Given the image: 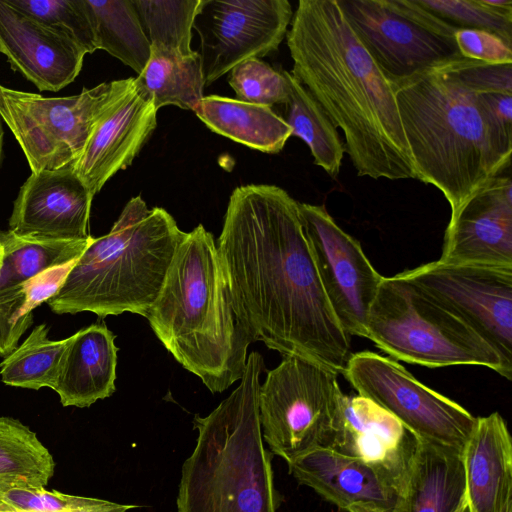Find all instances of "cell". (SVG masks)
<instances>
[{
    "label": "cell",
    "instance_id": "5bb4252c",
    "mask_svg": "<svg viewBox=\"0 0 512 512\" xmlns=\"http://www.w3.org/2000/svg\"><path fill=\"white\" fill-rule=\"evenodd\" d=\"M300 219L332 310L344 331L366 338L370 307L383 276L360 243L334 221L324 205L298 203Z\"/></svg>",
    "mask_w": 512,
    "mask_h": 512
},
{
    "label": "cell",
    "instance_id": "277c9868",
    "mask_svg": "<svg viewBox=\"0 0 512 512\" xmlns=\"http://www.w3.org/2000/svg\"><path fill=\"white\" fill-rule=\"evenodd\" d=\"M146 319L175 360L212 393L243 376L255 340L236 308L214 237L202 224L186 232Z\"/></svg>",
    "mask_w": 512,
    "mask_h": 512
},
{
    "label": "cell",
    "instance_id": "b9f144b4",
    "mask_svg": "<svg viewBox=\"0 0 512 512\" xmlns=\"http://www.w3.org/2000/svg\"><path fill=\"white\" fill-rule=\"evenodd\" d=\"M2 140H3V129L2 124L0 120V158H1V152H2Z\"/></svg>",
    "mask_w": 512,
    "mask_h": 512
},
{
    "label": "cell",
    "instance_id": "e575fe53",
    "mask_svg": "<svg viewBox=\"0 0 512 512\" xmlns=\"http://www.w3.org/2000/svg\"><path fill=\"white\" fill-rule=\"evenodd\" d=\"M229 73V85L240 101L272 107L284 105L288 99V84L283 70H275L260 58L246 59Z\"/></svg>",
    "mask_w": 512,
    "mask_h": 512
},
{
    "label": "cell",
    "instance_id": "7a4b0ae2",
    "mask_svg": "<svg viewBox=\"0 0 512 512\" xmlns=\"http://www.w3.org/2000/svg\"><path fill=\"white\" fill-rule=\"evenodd\" d=\"M287 31L292 76L336 128L358 176L416 179L391 83L337 0H300Z\"/></svg>",
    "mask_w": 512,
    "mask_h": 512
},
{
    "label": "cell",
    "instance_id": "4316f807",
    "mask_svg": "<svg viewBox=\"0 0 512 512\" xmlns=\"http://www.w3.org/2000/svg\"><path fill=\"white\" fill-rule=\"evenodd\" d=\"M283 73L289 91L283 119L291 128L292 136L307 144L314 164L336 178L345 152L337 128L309 91L290 72L283 70Z\"/></svg>",
    "mask_w": 512,
    "mask_h": 512
},
{
    "label": "cell",
    "instance_id": "60d3db41",
    "mask_svg": "<svg viewBox=\"0 0 512 512\" xmlns=\"http://www.w3.org/2000/svg\"><path fill=\"white\" fill-rule=\"evenodd\" d=\"M3 259H4V249H3V246L0 242V273H1V270H2V267H3Z\"/></svg>",
    "mask_w": 512,
    "mask_h": 512
},
{
    "label": "cell",
    "instance_id": "ba28073f",
    "mask_svg": "<svg viewBox=\"0 0 512 512\" xmlns=\"http://www.w3.org/2000/svg\"><path fill=\"white\" fill-rule=\"evenodd\" d=\"M343 395L332 369L300 356H283L259 391L261 430L271 451L289 463L329 447Z\"/></svg>",
    "mask_w": 512,
    "mask_h": 512
},
{
    "label": "cell",
    "instance_id": "ab89813d",
    "mask_svg": "<svg viewBox=\"0 0 512 512\" xmlns=\"http://www.w3.org/2000/svg\"><path fill=\"white\" fill-rule=\"evenodd\" d=\"M134 508H138V506L80 496L78 504L71 512H127Z\"/></svg>",
    "mask_w": 512,
    "mask_h": 512
},
{
    "label": "cell",
    "instance_id": "9c48e42d",
    "mask_svg": "<svg viewBox=\"0 0 512 512\" xmlns=\"http://www.w3.org/2000/svg\"><path fill=\"white\" fill-rule=\"evenodd\" d=\"M132 83L133 78L104 82L63 97H44L0 84V118L32 173L73 166L97 122Z\"/></svg>",
    "mask_w": 512,
    "mask_h": 512
},
{
    "label": "cell",
    "instance_id": "484cf974",
    "mask_svg": "<svg viewBox=\"0 0 512 512\" xmlns=\"http://www.w3.org/2000/svg\"><path fill=\"white\" fill-rule=\"evenodd\" d=\"M96 50H104L140 74L151 53L132 0H85Z\"/></svg>",
    "mask_w": 512,
    "mask_h": 512
},
{
    "label": "cell",
    "instance_id": "8992f818",
    "mask_svg": "<svg viewBox=\"0 0 512 512\" xmlns=\"http://www.w3.org/2000/svg\"><path fill=\"white\" fill-rule=\"evenodd\" d=\"M186 232L164 208L131 198L110 232L93 238L46 303L57 314L146 318Z\"/></svg>",
    "mask_w": 512,
    "mask_h": 512
},
{
    "label": "cell",
    "instance_id": "d6986e66",
    "mask_svg": "<svg viewBox=\"0 0 512 512\" xmlns=\"http://www.w3.org/2000/svg\"><path fill=\"white\" fill-rule=\"evenodd\" d=\"M156 126V108L137 93L132 83L97 122L73 165L93 196L133 162Z\"/></svg>",
    "mask_w": 512,
    "mask_h": 512
},
{
    "label": "cell",
    "instance_id": "74e56055",
    "mask_svg": "<svg viewBox=\"0 0 512 512\" xmlns=\"http://www.w3.org/2000/svg\"><path fill=\"white\" fill-rule=\"evenodd\" d=\"M455 41L462 57L490 64H512V46L495 34L458 28Z\"/></svg>",
    "mask_w": 512,
    "mask_h": 512
},
{
    "label": "cell",
    "instance_id": "8d00e7d4",
    "mask_svg": "<svg viewBox=\"0 0 512 512\" xmlns=\"http://www.w3.org/2000/svg\"><path fill=\"white\" fill-rule=\"evenodd\" d=\"M460 80L478 93L512 95V64H490L464 57L452 61Z\"/></svg>",
    "mask_w": 512,
    "mask_h": 512
},
{
    "label": "cell",
    "instance_id": "e0dca14e",
    "mask_svg": "<svg viewBox=\"0 0 512 512\" xmlns=\"http://www.w3.org/2000/svg\"><path fill=\"white\" fill-rule=\"evenodd\" d=\"M93 195L73 166L31 173L21 186L9 230L59 239H88Z\"/></svg>",
    "mask_w": 512,
    "mask_h": 512
},
{
    "label": "cell",
    "instance_id": "5b68a950",
    "mask_svg": "<svg viewBox=\"0 0 512 512\" xmlns=\"http://www.w3.org/2000/svg\"><path fill=\"white\" fill-rule=\"evenodd\" d=\"M263 367L251 352L238 387L207 416L195 415L197 444L182 466L178 512H276L259 417Z\"/></svg>",
    "mask_w": 512,
    "mask_h": 512
},
{
    "label": "cell",
    "instance_id": "9a60e30c",
    "mask_svg": "<svg viewBox=\"0 0 512 512\" xmlns=\"http://www.w3.org/2000/svg\"><path fill=\"white\" fill-rule=\"evenodd\" d=\"M419 439L382 407L343 395L329 448L366 463L403 494Z\"/></svg>",
    "mask_w": 512,
    "mask_h": 512
},
{
    "label": "cell",
    "instance_id": "8fae6325",
    "mask_svg": "<svg viewBox=\"0 0 512 512\" xmlns=\"http://www.w3.org/2000/svg\"><path fill=\"white\" fill-rule=\"evenodd\" d=\"M342 375L358 395L389 412L420 441L462 452L476 425L477 417L390 357L351 354Z\"/></svg>",
    "mask_w": 512,
    "mask_h": 512
},
{
    "label": "cell",
    "instance_id": "7402d4cb",
    "mask_svg": "<svg viewBox=\"0 0 512 512\" xmlns=\"http://www.w3.org/2000/svg\"><path fill=\"white\" fill-rule=\"evenodd\" d=\"M115 335L103 323L92 324L68 337L54 391L64 407H89L116 390Z\"/></svg>",
    "mask_w": 512,
    "mask_h": 512
},
{
    "label": "cell",
    "instance_id": "83f0119b",
    "mask_svg": "<svg viewBox=\"0 0 512 512\" xmlns=\"http://www.w3.org/2000/svg\"><path fill=\"white\" fill-rule=\"evenodd\" d=\"M92 240V236L88 239H59L0 231L4 249L0 289L78 259Z\"/></svg>",
    "mask_w": 512,
    "mask_h": 512
},
{
    "label": "cell",
    "instance_id": "ac0fdd59",
    "mask_svg": "<svg viewBox=\"0 0 512 512\" xmlns=\"http://www.w3.org/2000/svg\"><path fill=\"white\" fill-rule=\"evenodd\" d=\"M0 53L40 91L57 92L79 75L85 51L71 38L0 0Z\"/></svg>",
    "mask_w": 512,
    "mask_h": 512
},
{
    "label": "cell",
    "instance_id": "44dd1931",
    "mask_svg": "<svg viewBox=\"0 0 512 512\" xmlns=\"http://www.w3.org/2000/svg\"><path fill=\"white\" fill-rule=\"evenodd\" d=\"M468 512H504L512 504V439L503 417H477L462 451Z\"/></svg>",
    "mask_w": 512,
    "mask_h": 512
},
{
    "label": "cell",
    "instance_id": "4fadbf2b",
    "mask_svg": "<svg viewBox=\"0 0 512 512\" xmlns=\"http://www.w3.org/2000/svg\"><path fill=\"white\" fill-rule=\"evenodd\" d=\"M292 17L287 0H200L193 29L205 86L238 63L277 50Z\"/></svg>",
    "mask_w": 512,
    "mask_h": 512
},
{
    "label": "cell",
    "instance_id": "d6a6232c",
    "mask_svg": "<svg viewBox=\"0 0 512 512\" xmlns=\"http://www.w3.org/2000/svg\"><path fill=\"white\" fill-rule=\"evenodd\" d=\"M46 26L74 40L86 54L96 51L85 0H6Z\"/></svg>",
    "mask_w": 512,
    "mask_h": 512
},
{
    "label": "cell",
    "instance_id": "ffe728a7",
    "mask_svg": "<svg viewBox=\"0 0 512 512\" xmlns=\"http://www.w3.org/2000/svg\"><path fill=\"white\" fill-rule=\"evenodd\" d=\"M290 474L345 512H393L399 492L375 469L329 447L288 463Z\"/></svg>",
    "mask_w": 512,
    "mask_h": 512
},
{
    "label": "cell",
    "instance_id": "603a6c76",
    "mask_svg": "<svg viewBox=\"0 0 512 512\" xmlns=\"http://www.w3.org/2000/svg\"><path fill=\"white\" fill-rule=\"evenodd\" d=\"M393 512H468L462 452L419 440Z\"/></svg>",
    "mask_w": 512,
    "mask_h": 512
},
{
    "label": "cell",
    "instance_id": "1f68e13d",
    "mask_svg": "<svg viewBox=\"0 0 512 512\" xmlns=\"http://www.w3.org/2000/svg\"><path fill=\"white\" fill-rule=\"evenodd\" d=\"M151 48L190 56L193 22L200 0H132Z\"/></svg>",
    "mask_w": 512,
    "mask_h": 512
},
{
    "label": "cell",
    "instance_id": "2e32d148",
    "mask_svg": "<svg viewBox=\"0 0 512 512\" xmlns=\"http://www.w3.org/2000/svg\"><path fill=\"white\" fill-rule=\"evenodd\" d=\"M438 261L512 267V181L509 175L491 179L451 216Z\"/></svg>",
    "mask_w": 512,
    "mask_h": 512
},
{
    "label": "cell",
    "instance_id": "f35d334b",
    "mask_svg": "<svg viewBox=\"0 0 512 512\" xmlns=\"http://www.w3.org/2000/svg\"><path fill=\"white\" fill-rule=\"evenodd\" d=\"M491 113L508 131L512 132V95L502 93H481Z\"/></svg>",
    "mask_w": 512,
    "mask_h": 512
},
{
    "label": "cell",
    "instance_id": "d590c367",
    "mask_svg": "<svg viewBox=\"0 0 512 512\" xmlns=\"http://www.w3.org/2000/svg\"><path fill=\"white\" fill-rule=\"evenodd\" d=\"M79 499L56 490L0 482V512H71Z\"/></svg>",
    "mask_w": 512,
    "mask_h": 512
},
{
    "label": "cell",
    "instance_id": "4dcf8cb0",
    "mask_svg": "<svg viewBox=\"0 0 512 512\" xmlns=\"http://www.w3.org/2000/svg\"><path fill=\"white\" fill-rule=\"evenodd\" d=\"M67 345L68 338L49 339L47 326H36L25 341L1 362L2 382L34 390L43 387L54 389Z\"/></svg>",
    "mask_w": 512,
    "mask_h": 512
},
{
    "label": "cell",
    "instance_id": "cb8c5ba5",
    "mask_svg": "<svg viewBox=\"0 0 512 512\" xmlns=\"http://www.w3.org/2000/svg\"><path fill=\"white\" fill-rule=\"evenodd\" d=\"M193 112L211 131L264 153H279L292 136L283 117L263 105L210 95Z\"/></svg>",
    "mask_w": 512,
    "mask_h": 512
},
{
    "label": "cell",
    "instance_id": "7bdbcfd3",
    "mask_svg": "<svg viewBox=\"0 0 512 512\" xmlns=\"http://www.w3.org/2000/svg\"><path fill=\"white\" fill-rule=\"evenodd\" d=\"M504 512H512V505L508 506Z\"/></svg>",
    "mask_w": 512,
    "mask_h": 512
},
{
    "label": "cell",
    "instance_id": "d4e9b609",
    "mask_svg": "<svg viewBox=\"0 0 512 512\" xmlns=\"http://www.w3.org/2000/svg\"><path fill=\"white\" fill-rule=\"evenodd\" d=\"M133 85L157 111L167 105L194 111L204 97L205 81L200 55L196 51L190 56H183L151 48L150 58L134 78Z\"/></svg>",
    "mask_w": 512,
    "mask_h": 512
},
{
    "label": "cell",
    "instance_id": "3957f363",
    "mask_svg": "<svg viewBox=\"0 0 512 512\" xmlns=\"http://www.w3.org/2000/svg\"><path fill=\"white\" fill-rule=\"evenodd\" d=\"M452 61L391 84L416 179L443 193L451 216L510 168L512 152V132L460 80Z\"/></svg>",
    "mask_w": 512,
    "mask_h": 512
},
{
    "label": "cell",
    "instance_id": "7c38bea8",
    "mask_svg": "<svg viewBox=\"0 0 512 512\" xmlns=\"http://www.w3.org/2000/svg\"><path fill=\"white\" fill-rule=\"evenodd\" d=\"M399 274L465 321L512 366V267L437 260Z\"/></svg>",
    "mask_w": 512,
    "mask_h": 512
},
{
    "label": "cell",
    "instance_id": "30bf717a",
    "mask_svg": "<svg viewBox=\"0 0 512 512\" xmlns=\"http://www.w3.org/2000/svg\"><path fill=\"white\" fill-rule=\"evenodd\" d=\"M348 24L391 83L461 58L458 29L417 0H337Z\"/></svg>",
    "mask_w": 512,
    "mask_h": 512
},
{
    "label": "cell",
    "instance_id": "6da1fadb",
    "mask_svg": "<svg viewBox=\"0 0 512 512\" xmlns=\"http://www.w3.org/2000/svg\"><path fill=\"white\" fill-rule=\"evenodd\" d=\"M298 203L275 185L235 188L216 245L254 340L282 356L307 358L343 374L350 336L324 291Z\"/></svg>",
    "mask_w": 512,
    "mask_h": 512
},
{
    "label": "cell",
    "instance_id": "f1b7e54d",
    "mask_svg": "<svg viewBox=\"0 0 512 512\" xmlns=\"http://www.w3.org/2000/svg\"><path fill=\"white\" fill-rule=\"evenodd\" d=\"M76 260L0 289V357L5 358L17 348L19 339L33 323V310L58 291Z\"/></svg>",
    "mask_w": 512,
    "mask_h": 512
},
{
    "label": "cell",
    "instance_id": "836d02e7",
    "mask_svg": "<svg viewBox=\"0 0 512 512\" xmlns=\"http://www.w3.org/2000/svg\"><path fill=\"white\" fill-rule=\"evenodd\" d=\"M457 28L486 31L512 46V7L497 8L485 0H417Z\"/></svg>",
    "mask_w": 512,
    "mask_h": 512
},
{
    "label": "cell",
    "instance_id": "52a82bcc",
    "mask_svg": "<svg viewBox=\"0 0 512 512\" xmlns=\"http://www.w3.org/2000/svg\"><path fill=\"white\" fill-rule=\"evenodd\" d=\"M366 338L396 361L429 368L484 366L512 378V366L490 343L400 274L383 276Z\"/></svg>",
    "mask_w": 512,
    "mask_h": 512
},
{
    "label": "cell",
    "instance_id": "f546056e",
    "mask_svg": "<svg viewBox=\"0 0 512 512\" xmlns=\"http://www.w3.org/2000/svg\"><path fill=\"white\" fill-rule=\"evenodd\" d=\"M55 461L35 432L19 420L0 417V482L45 488Z\"/></svg>",
    "mask_w": 512,
    "mask_h": 512
}]
</instances>
